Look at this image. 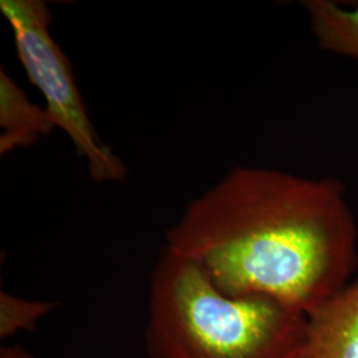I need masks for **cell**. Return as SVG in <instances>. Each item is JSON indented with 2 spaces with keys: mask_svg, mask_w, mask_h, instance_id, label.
<instances>
[{
  "mask_svg": "<svg viewBox=\"0 0 358 358\" xmlns=\"http://www.w3.org/2000/svg\"><path fill=\"white\" fill-rule=\"evenodd\" d=\"M301 358H358V279L308 313Z\"/></svg>",
  "mask_w": 358,
  "mask_h": 358,
  "instance_id": "obj_4",
  "label": "cell"
},
{
  "mask_svg": "<svg viewBox=\"0 0 358 358\" xmlns=\"http://www.w3.org/2000/svg\"><path fill=\"white\" fill-rule=\"evenodd\" d=\"M56 303L26 300L1 291L0 292V338H10L16 333L32 331L38 321L51 313Z\"/></svg>",
  "mask_w": 358,
  "mask_h": 358,
  "instance_id": "obj_7",
  "label": "cell"
},
{
  "mask_svg": "<svg viewBox=\"0 0 358 358\" xmlns=\"http://www.w3.org/2000/svg\"><path fill=\"white\" fill-rule=\"evenodd\" d=\"M304 7L322 50L358 60V7L346 8L331 0H308Z\"/></svg>",
  "mask_w": 358,
  "mask_h": 358,
  "instance_id": "obj_6",
  "label": "cell"
},
{
  "mask_svg": "<svg viewBox=\"0 0 358 358\" xmlns=\"http://www.w3.org/2000/svg\"><path fill=\"white\" fill-rule=\"evenodd\" d=\"M0 358H36L26 348L20 345L1 346Z\"/></svg>",
  "mask_w": 358,
  "mask_h": 358,
  "instance_id": "obj_8",
  "label": "cell"
},
{
  "mask_svg": "<svg viewBox=\"0 0 358 358\" xmlns=\"http://www.w3.org/2000/svg\"><path fill=\"white\" fill-rule=\"evenodd\" d=\"M357 245L337 179L236 166L189 203L165 247L229 296L267 297L307 316L350 282Z\"/></svg>",
  "mask_w": 358,
  "mask_h": 358,
  "instance_id": "obj_1",
  "label": "cell"
},
{
  "mask_svg": "<svg viewBox=\"0 0 358 358\" xmlns=\"http://www.w3.org/2000/svg\"><path fill=\"white\" fill-rule=\"evenodd\" d=\"M0 11L13 28L16 52L29 81L45 99L47 112L71 138L96 182H121L127 167L103 143L77 90L69 59L53 40L51 15L41 0H1Z\"/></svg>",
  "mask_w": 358,
  "mask_h": 358,
  "instance_id": "obj_3",
  "label": "cell"
},
{
  "mask_svg": "<svg viewBox=\"0 0 358 358\" xmlns=\"http://www.w3.org/2000/svg\"><path fill=\"white\" fill-rule=\"evenodd\" d=\"M0 154L29 148L56 129L47 109L32 103L4 69L0 71Z\"/></svg>",
  "mask_w": 358,
  "mask_h": 358,
  "instance_id": "obj_5",
  "label": "cell"
},
{
  "mask_svg": "<svg viewBox=\"0 0 358 358\" xmlns=\"http://www.w3.org/2000/svg\"><path fill=\"white\" fill-rule=\"evenodd\" d=\"M307 316L267 297L222 292L190 259L164 248L143 333L149 358H301Z\"/></svg>",
  "mask_w": 358,
  "mask_h": 358,
  "instance_id": "obj_2",
  "label": "cell"
}]
</instances>
